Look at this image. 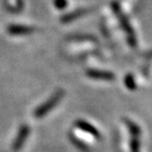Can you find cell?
<instances>
[{
  "label": "cell",
  "instance_id": "cell-1",
  "mask_svg": "<svg viewBox=\"0 0 152 152\" xmlns=\"http://www.w3.org/2000/svg\"><path fill=\"white\" fill-rule=\"evenodd\" d=\"M112 7H113L114 13H115V14L117 15V17H118L119 21H121V26H123L124 30L126 31L127 36H128L129 43H130L131 45H135V43H136L135 35H134V33H133V30H132V28L130 26V23H129L127 17L125 16L123 13H121V9H119V7L117 5V3L113 2V3H112Z\"/></svg>",
  "mask_w": 152,
  "mask_h": 152
},
{
  "label": "cell",
  "instance_id": "cell-2",
  "mask_svg": "<svg viewBox=\"0 0 152 152\" xmlns=\"http://www.w3.org/2000/svg\"><path fill=\"white\" fill-rule=\"evenodd\" d=\"M90 12H91V10H79V11H75V12H72L71 14L64 15L61 18V21L70 22V21H72V20H74V19L79 18V17H81L83 15L88 14V13H90Z\"/></svg>",
  "mask_w": 152,
  "mask_h": 152
},
{
  "label": "cell",
  "instance_id": "cell-3",
  "mask_svg": "<svg viewBox=\"0 0 152 152\" xmlns=\"http://www.w3.org/2000/svg\"><path fill=\"white\" fill-rule=\"evenodd\" d=\"M34 31V28H28V26H14L9 28V32L10 33L14 34V35H20V34H28L31 33Z\"/></svg>",
  "mask_w": 152,
  "mask_h": 152
},
{
  "label": "cell",
  "instance_id": "cell-4",
  "mask_svg": "<svg viewBox=\"0 0 152 152\" xmlns=\"http://www.w3.org/2000/svg\"><path fill=\"white\" fill-rule=\"evenodd\" d=\"M90 75H92V77H98V78H106V79H111L113 78L111 74L104 73V72H96V71H91L89 72Z\"/></svg>",
  "mask_w": 152,
  "mask_h": 152
},
{
  "label": "cell",
  "instance_id": "cell-5",
  "mask_svg": "<svg viewBox=\"0 0 152 152\" xmlns=\"http://www.w3.org/2000/svg\"><path fill=\"white\" fill-rule=\"evenodd\" d=\"M55 4L59 9H62V7H64L66 5V0H55Z\"/></svg>",
  "mask_w": 152,
  "mask_h": 152
}]
</instances>
